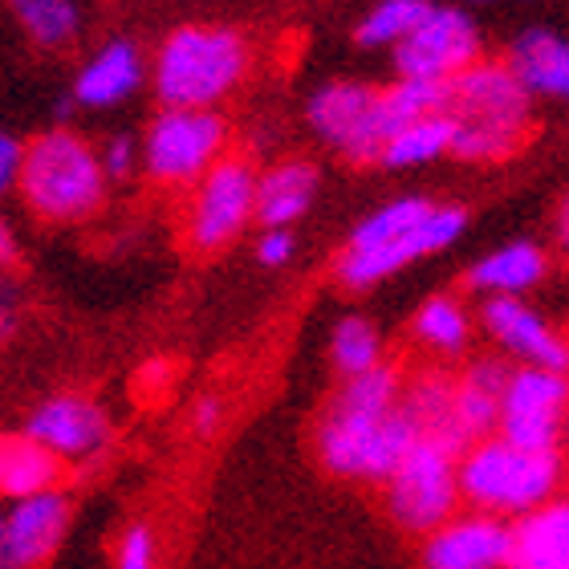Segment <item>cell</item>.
<instances>
[{"label":"cell","mask_w":569,"mask_h":569,"mask_svg":"<svg viewBox=\"0 0 569 569\" xmlns=\"http://www.w3.org/2000/svg\"><path fill=\"white\" fill-rule=\"evenodd\" d=\"M61 472L66 468L24 431L0 436V497L4 500H29L53 492L61 485Z\"/></svg>","instance_id":"603a6c76"},{"label":"cell","mask_w":569,"mask_h":569,"mask_svg":"<svg viewBox=\"0 0 569 569\" xmlns=\"http://www.w3.org/2000/svg\"><path fill=\"white\" fill-rule=\"evenodd\" d=\"M480 326H485L488 338H492L505 355L517 358L521 367H541V370L566 375V367H569L566 338H561L525 297H485Z\"/></svg>","instance_id":"5bb4252c"},{"label":"cell","mask_w":569,"mask_h":569,"mask_svg":"<svg viewBox=\"0 0 569 569\" xmlns=\"http://www.w3.org/2000/svg\"><path fill=\"white\" fill-rule=\"evenodd\" d=\"M167 379H171V367H167V362H147L139 375V382H151V387H159V391L167 387Z\"/></svg>","instance_id":"74e56055"},{"label":"cell","mask_w":569,"mask_h":569,"mask_svg":"<svg viewBox=\"0 0 569 569\" xmlns=\"http://www.w3.org/2000/svg\"><path fill=\"white\" fill-rule=\"evenodd\" d=\"M561 451H525L505 439L488 436L456 460L460 500H468L485 517H525L561 492Z\"/></svg>","instance_id":"5b68a950"},{"label":"cell","mask_w":569,"mask_h":569,"mask_svg":"<svg viewBox=\"0 0 569 569\" xmlns=\"http://www.w3.org/2000/svg\"><path fill=\"white\" fill-rule=\"evenodd\" d=\"M9 9L29 33V41L41 49H66L82 24L78 0H9Z\"/></svg>","instance_id":"4316f807"},{"label":"cell","mask_w":569,"mask_h":569,"mask_svg":"<svg viewBox=\"0 0 569 569\" xmlns=\"http://www.w3.org/2000/svg\"><path fill=\"white\" fill-rule=\"evenodd\" d=\"M0 537H4V512H0Z\"/></svg>","instance_id":"f35d334b"},{"label":"cell","mask_w":569,"mask_h":569,"mask_svg":"<svg viewBox=\"0 0 569 569\" xmlns=\"http://www.w3.org/2000/svg\"><path fill=\"white\" fill-rule=\"evenodd\" d=\"M21 261V244H17V232L12 224L0 216V269H12V264Z\"/></svg>","instance_id":"8d00e7d4"},{"label":"cell","mask_w":569,"mask_h":569,"mask_svg":"<svg viewBox=\"0 0 569 569\" xmlns=\"http://www.w3.org/2000/svg\"><path fill=\"white\" fill-rule=\"evenodd\" d=\"M309 127L350 163H379L382 134L375 122V90L362 82H330L309 98Z\"/></svg>","instance_id":"4fadbf2b"},{"label":"cell","mask_w":569,"mask_h":569,"mask_svg":"<svg viewBox=\"0 0 569 569\" xmlns=\"http://www.w3.org/2000/svg\"><path fill=\"white\" fill-rule=\"evenodd\" d=\"M399 411L407 416V423L416 427L419 439H439V443L463 451L460 436H456V423H451V375L423 370L411 382H403Z\"/></svg>","instance_id":"cb8c5ba5"},{"label":"cell","mask_w":569,"mask_h":569,"mask_svg":"<svg viewBox=\"0 0 569 569\" xmlns=\"http://www.w3.org/2000/svg\"><path fill=\"white\" fill-rule=\"evenodd\" d=\"M517 78L529 98H566L569 94V46L549 24L525 29L509 46V58L500 61Z\"/></svg>","instance_id":"ac0fdd59"},{"label":"cell","mask_w":569,"mask_h":569,"mask_svg":"<svg viewBox=\"0 0 569 569\" xmlns=\"http://www.w3.org/2000/svg\"><path fill=\"white\" fill-rule=\"evenodd\" d=\"M228 122L216 110H167L154 114L139 142V167L163 188H196L208 167L224 159Z\"/></svg>","instance_id":"8992f818"},{"label":"cell","mask_w":569,"mask_h":569,"mask_svg":"<svg viewBox=\"0 0 569 569\" xmlns=\"http://www.w3.org/2000/svg\"><path fill=\"white\" fill-rule=\"evenodd\" d=\"M443 114L451 122V154L468 163H505L533 134V98L500 61H476L451 78Z\"/></svg>","instance_id":"7a4b0ae2"},{"label":"cell","mask_w":569,"mask_h":569,"mask_svg":"<svg viewBox=\"0 0 569 569\" xmlns=\"http://www.w3.org/2000/svg\"><path fill=\"white\" fill-rule=\"evenodd\" d=\"M29 212L49 224H78L107 203V176L98 163V151L82 134L53 127L21 147L17 159V183Z\"/></svg>","instance_id":"277c9868"},{"label":"cell","mask_w":569,"mask_h":569,"mask_svg":"<svg viewBox=\"0 0 569 569\" xmlns=\"http://www.w3.org/2000/svg\"><path fill=\"white\" fill-rule=\"evenodd\" d=\"M17 159H21V142L0 131V196L17 183Z\"/></svg>","instance_id":"e575fe53"},{"label":"cell","mask_w":569,"mask_h":569,"mask_svg":"<svg viewBox=\"0 0 569 569\" xmlns=\"http://www.w3.org/2000/svg\"><path fill=\"white\" fill-rule=\"evenodd\" d=\"M451 154V122L448 114H427V119L407 122L403 131H395L387 147L379 151V163L391 171H407V167H427Z\"/></svg>","instance_id":"d4e9b609"},{"label":"cell","mask_w":569,"mask_h":569,"mask_svg":"<svg viewBox=\"0 0 569 569\" xmlns=\"http://www.w3.org/2000/svg\"><path fill=\"white\" fill-rule=\"evenodd\" d=\"M249 73V41L224 24H183L151 61L154 94L167 110H216Z\"/></svg>","instance_id":"3957f363"},{"label":"cell","mask_w":569,"mask_h":569,"mask_svg":"<svg viewBox=\"0 0 569 569\" xmlns=\"http://www.w3.org/2000/svg\"><path fill=\"white\" fill-rule=\"evenodd\" d=\"M399 391H403V375L391 362L342 379L318 427L321 463L333 476L387 485V476L419 439L416 427L399 411Z\"/></svg>","instance_id":"6da1fadb"},{"label":"cell","mask_w":569,"mask_h":569,"mask_svg":"<svg viewBox=\"0 0 569 569\" xmlns=\"http://www.w3.org/2000/svg\"><path fill=\"white\" fill-rule=\"evenodd\" d=\"M142 73H147V66H142L139 46H131V41H107V46L98 49L94 58L78 70L73 102L90 110L119 107V102H127V98L139 90Z\"/></svg>","instance_id":"ffe728a7"},{"label":"cell","mask_w":569,"mask_h":569,"mask_svg":"<svg viewBox=\"0 0 569 569\" xmlns=\"http://www.w3.org/2000/svg\"><path fill=\"white\" fill-rule=\"evenodd\" d=\"M17 321H21V289L9 277H0V342L12 338Z\"/></svg>","instance_id":"836d02e7"},{"label":"cell","mask_w":569,"mask_h":569,"mask_svg":"<svg viewBox=\"0 0 569 569\" xmlns=\"http://www.w3.org/2000/svg\"><path fill=\"white\" fill-rule=\"evenodd\" d=\"M191 423H196V431H200V436H212L216 427L224 423V403H220L216 395L200 399V407H196V416H191Z\"/></svg>","instance_id":"d590c367"},{"label":"cell","mask_w":569,"mask_h":569,"mask_svg":"<svg viewBox=\"0 0 569 569\" xmlns=\"http://www.w3.org/2000/svg\"><path fill=\"white\" fill-rule=\"evenodd\" d=\"M416 338L436 355H463L468 342H472V313H468L460 297H427L416 313Z\"/></svg>","instance_id":"484cf974"},{"label":"cell","mask_w":569,"mask_h":569,"mask_svg":"<svg viewBox=\"0 0 569 569\" xmlns=\"http://www.w3.org/2000/svg\"><path fill=\"white\" fill-rule=\"evenodd\" d=\"M569 382L558 370L512 367L497 411V439L525 451H561Z\"/></svg>","instance_id":"ba28073f"},{"label":"cell","mask_w":569,"mask_h":569,"mask_svg":"<svg viewBox=\"0 0 569 569\" xmlns=\"http://www.w3.org/2000/svg\"><path fill=\"white\" fill-rule=\"evenodd\" d=\"M505 569H569V505L549 500L509 525Z\"/></svg>","instance_id":"d6986e66"},{"label":"cell","mask_w":569,"mask_h":569,"mask_svg":"<svg viewBox=\"0 0 569 569\" xmlns=\"http://www.w3.org/2000/svg\"><path fill=\"white\" fill-rule=\"evenodd\" d=\"M431 0H379L358 24V46L395 49L427 17Z\"/></svg>","instance_id":"f1b7e54d"},{"label":"cell","mask_w":569,"mask_h":569,"mask_svg":"<svg viewBox=\"0 0 569 569\" xmlns=\"http://www.w3.org/2000/svg\"><path fill=\"white\" fill-rule=\"evenodd\" d=\"M468 228V212L456 203H431V212L419 220L411 232L375 244V249H342L338 257V281L346 289H370V284L387 281V277L403 273L407 264L423 261L431 252H443L448 244L460 240V232Z\"/></svg>","instance_id":"8fae6325"},{"label":"cell","mask_w":569,"mask_h":569,"mask_svg":"<svg viewBox=\"0 0 569 569\" xmlns=\"http://www.w3.org/2000/svg\"><path fill=\"white\" fill-rule=\"evenodd\" d=\"M509 370L512 367L500 358H476L451 379V423H456V436H460L463 448L497 436V411Z\"/></svg>","instance_id":"e0dca14e"},{"label":"cell","mask_w":569,"mask_h":569,"mask_svg":"<svg viewBox=\"0 0 569 569\" xmlns=\"http://www.w3.org/2000/svg\"><path fill=\"white\" fill-rule=\"evenodd\" d=\"M427 212H431V200H423V196H399V200L382 203L379 212H370L367 220H358L346 249H375V244H387V240L411 232Z\"/></svg>","instance_id":"f546056e"},{"label":"cell","mask_w":569,"mask_h":569,"mask_svg":"<svg viewBox=\"0 0 569 569\" xmlns=\"http://www.w3.org/2000/svg\"><path fill=\"white\" fill-rule=\"evenodd\" d=\"M98 163H102V176L110 179H131L134 167H139V142L131 134H114V139L102 142V151H98Z\"/></svg>","instance_id":"4dcf8cb0"},{"label":"cell","mask_w":569,"mask_h":569,"mask_svg":"<svg viewBox=\"0 0 569 569\" xmlns=\"http://www.w3.org/2000/svg\"><path fill=\"white\" fill-rule=\"evenodd\" d=\"M330 358L342 379H355V375H367V370L379 367L382 338H379V330H375V321L358 318V313L338 321L330 338Z\"/></svg>","instance_id":"83f0119b"},{"label":"cell","mask_w":569,"mask_h":569,"mask_svg":"<svg viewBox=\"0 0 569 569\" xmlns=\"http://www.w3.org/2000/svg\"><path fill=\"white\" fill-rule=\"evenodd\" d=\"M119 569H154V537L147 525H131V529L122 533Z\"/></svg>","instance_id":"1f68e13d"},{"label":"cell","mask_w":569,"mask_h":569,"mask_svg":"<svg viewBox=\"0 0 569 569\" xmlns=\"http://www.w3.org/2000/svg\"><path fill=\"white\" fill-rule=\"evenodd\" d=\"M24 436L41 443L66 468V463H86L102 456L114 427H110L107 407L94 403L90 395H53L46 403H37V411L24 423Z\"/></svg>","instance_id":"7c38bea8"},{"label":"cell","mask_w":569,"mask_h":569,"mask_svg":"<svg viewBox=\"0 0 569 569\" xmlns=\"http://www.w3.org/2000/svg\"><path fill=\"white\" fill-rule=\"evenodd\" d=\"M70 525V500L61 488L41 497L17 500L4 512V537H0V569H29L61 546Z\"/></svg>","instance_id":"9a60e30c"},{"label":"cell","mask_w":569,"mask_h":569,"mask_svg":"<svg viewBox=\"0 0 569 569\" xmlns=\"http://www.w3.org/2000/svg\"><path fill=\"white\" fill-rule=\"evenodd\" d=\"M297 240L289 228H264L261 240H257V261L269 264V269H281V264L293 261Z\"/></svg>","instance_id":"d6a6232c"},{"label":"cell","mask_w":569,"mask_h":569,"mask_svg":"<svg viewBox=\"0 0 569 569\" xmlns=\"http://www.w3.org/2000/svg\"><path fill=\"white\" fill-rule=\"evenodd\" d=\"M252 196L257 171L244 159H220L196 183L188 203V240L191 249L220 252L252 224Z\"/></svg>","instance_id":"30bf717a"},{"label":"cell","mask_w":569,"mask_h":569,"mask_svg":"<svg viewBox=\"0 0 569 569\" xmlns=\"http://www.w3.org/2000/svg\"><path fill=\"white\" fill-rule=\"evenodd\" d=\"M549 277V252L537 240H512L472 264L468 284L485 297H525Z\"/></svg>","instance_id":"7402d4cb"},{"label":"cell","mask_w":569,"mask_h":569,"mask_svg":"<svg viewBox=\"0 0 569 569\" xmlns=\"http://www.w3.org/2000/svg\"><path fill=\"white\" fill-rule=\"evenodd\" d=\"M476 61H480V29L463 9L431 4L423 21L395 46L399 78H416V82L448 86Z\"/></svg>","instance_id":"9c48e42d"},{"label":"cell","mask_w":569,"mask_h":569,"mask_svg":"<svg viewBox=\"0 0 569 569\" xmlns=\"http://www.w3.org/2000/svg\"><path fill=\"white\" fill-rule=\"evenodd\" d=\"M318 167L306 159H284L257 176V196H252V220L264 228H289L313 208L318 200Z\"/></svg>","instance_id":"44dd1931"},{"label":"cell","mask_w":569,"mask_h":569,"mask_svg":"<svg viewBox=\"0 0 569 569\" xmlns=\"http://www.w3.org/2000/svg\"><path fill=\"white\" fill-rule=\"evenodd\" d=\"M460 451L439 439H416L407 456L387 476V509L407 533H436L456 517L460 485H456Z\"/></svg>","instance_id":"52a82bcc"},{"label":"cell","mask_w":569,"mask_h":569,"mask_svg":"<svg viewBox=\"0 0 569 569\" xmlns=\"http://www.w3.org/2000/svg\"><path fill=\"white\" fill-rule=\"evenodd\" d=\"M509 561V521L468 512L427 533L423 569H505Z\"/></svg>","instance_id":"2e32d148"}]
</instances>
